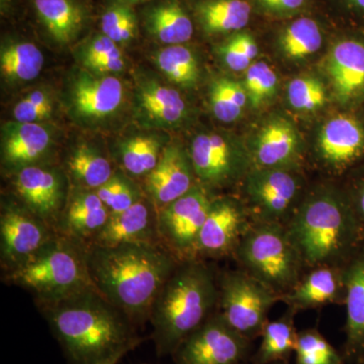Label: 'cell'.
Returning <instances> with one entry per match:
<instances>
[{
    "label": "cell",
    "mask_w": 364,
    "mask_h": 364,
    "mask_svg": "<svg viewBox=\"0 0 364 364\" xmlns=\"http://www.w3.org/2000/svg\"><path fill=\"white\" fill-rule=\"evenodd\" d=\"M38 308L69 364L119 363L143 340L135 323L95 287Z\"/></svg>",
    "instance_id": "cell-1"
},
{
    "label": "cell",
    "mask_w": 364,
    "mask_h": 364,
    "mask_svg": "<svg viewBox=\"0 0 364 364\" xmlns=\"http://www.w3.org/2000/svg\"><path fill=\"white\" fill-rule=\"evenodd\" d=\"M95 289L135 324L149 320L158 293L179 261L159 243L85 245Z\"/></svg>",
    "instance_id": "cell-2"
},
{
    "label": "cell",
    "mask_w": 364,
    "mask_h": 364,
    "mask_svg": "<svg viewBox=\"0 0 364 364\" xmlns=\"http://www.w3.org/2000/svg\"><path fill=\"white\" fill-rule=\"evenodd\" d=\"M286 228L306 270L343 267L364 243L346 193L332 184L306 193Z\"/></svg>",
    "instance_id": "cell-3"
},
{
    "label": "cell",
    "mask_w": 364,
    "mask_h": 364,
    "mask_svg": "<svg viewBox=\"0 0 364 364\" xmlns=\"http://www.w3.org/2000/svg\"><path fill=\"white\" fill-rule=\"evenodd\" d=\"M218 280L219 274L205 260L179 261L151 309L158 355H172L186 337L217 312Z\"/></svg>",
    "instance_id": "cell-4"
},
{
    "label": "cell",
    "mask_w": 364,
    "mask_h": 364,
    "mask_svg": "<svg viewBox=\"0 0 364 364\" xmlns=\"http://www.w3.org/2000/svg\"><path fill=\"white\" fill-rule=\"evenodd\" d=\"M4 280L30 291L37 306L93 287L85 246L58 234L25 264L6 273Z\"/></svg>",
    "instance_id": "cell-5"
},
{
    "label": "cell",
    "mask_w": 364,
    "mask_h": 364,
    "mask_svg": "<svg viewBox=\"0 0 364 364\" xmlns=\"http://www.w3.org/2000/svg\"><path fill=\"white\" fill-rule=\"evenodd\" d=\"M232 258L239 269L269 287L280 299L306 272L286 226L273 223L252 222Z\"/></svg>",
    "instance_id": "cell-6"
},
{
    "label": "cell",
    "mask_w": 364,
    "mask_h": 364,
    "mask_svg": "<svg viewBox=\"0 0 364 364\" xmlns=\"http://www.w3.org/2000/svg\"><path fill=\"white\" fill-rule=\"evenodd\" d=\"M218 282V312L245 338L260 337L279 294L239 268L222 272Z\"/></svg>",
    "instance_id": "cell-7"
},
{
    "label": "cell",
    "mask_w": 364,
    "mask_h": 364,
    "mask_svg": "<svg viewBox=\"0 0 364 364\" xmlns=\"http://www.w3.org/2000/svg\"><path fill=\"white\" fill-rule=\"evenodd\" d=\"M242 184L253 222L286 226L306 196L299 169L253 167Z\"/></svg>",
    "instance_id": "cell-8"
},
{
    "label": "cell",
    "mask_w": 364,
    "mask_h": 364,
    "mask_svg": "<svg viewBox=\"0 0 364 364\" xmlns=\"http://www.w3.org/2000/svg\"><path fill=\"white\" fill-rule=\"evenodd\" d=\"M214 196L198 183L186 195L158 210L160 243L178 261L195 259L196 244Z\"/></svg>",
    "instance_id": "cell-9"
},
{
    "label": "cell",
    "mask_w": 364,
    "mask_h": 364,
    "mask_svg": "<svg viewBox=\"0 0 364 364\" xmlns=\"http://www.w3.org/2000/svg\"><path fill=\"white\" fill-rule=\"evenodd\" d=\"M189 156L198 183L210 191L243 181L254 167L248 149L217 133L196 136Z\"/></svg>",
    "instance_id": "cell-10"
},
{
    "label": "cell",
    "mask_w": 364,
    "mask_h": 364,
    "mask_svg": "<svg viewBox=\"0 0 364 364\" xmlns=\"http://www.w3.org/2000/svg\"><path fill=\"white\" fill-rule=\"evenodd\" d=\"M250 342L217 311L183 340L172 356L176 364H242Z\"/></svg>",
    "instance_id": "cell-11"
},
{
    "label": "cell",
    "mask_w": 364,
    "mask_h": 364,
    "mask_svg": "<svg viewBox=\"0 0 364 364\" xmlns=\"http://www.w3.org/2000/svg\"><path fill=\"white\" fill-rule=\"evenodd\" d=\"M54 228L21 205L9 203L0 214V263L4 274L28 262L56 236Z\"/></svg>",
    "instance_id": "cell-12"
},
{
    "label": "cell",
    "mask_w": 364,
    "mask_h": 364,
    "mask_svg": "<svg viewBox=\"0 0 364 364\" xmlns=\"http://www.w3.org/2000/svg\"><path fill=\"white\" fill-rule=\"evenodd\" d=\"M252 222L243 200L215 198L196 244V259L233 257Z\"/></svg>",
    "instance_id": "cell-13"
},
{
    "label": "cell",
    "mask_w": 364,
    "mask_h": 364,
    "mask_svg": "<svg viewBox=\"0 0 364 364\" xmlns=\"http://www.w3.org/2000/svg\"><path fill=\"white\" fill-rule=\"evenodd\" d=\"M14 186L21 205L55 229L66 203L58 172L40 165L25 167L16 172Z\"/></svg>",
    "instance_id": "cell-14"
},
{
    "label": "cell",
    "mask_w": 364,
    "mask_h": 364,
    "mask_svg": "<svg viewBox=\"0 0 364 364\" xmlns=\"http://www.w3.org/2000/svg\"><path fill=\"white\" fill-rule=\"evenodd\" d=\"M198 183L191 156L177 145L164 148L156 167L144 177V188L157 210L186 195Z\"/></svg>",
    "instance_id": "cell-15"
},
{
    "label": "cell",
    "mask_w": 364,
    "mask_h": 364,
    "mask_svg": "<svg viewBox=\"0 0 364 364\" xmlns=\"http://www.w3.org/2000/svg\"><path fill=\"white\" fill-rule=\"evenodd\" d=\"M318 157L335 173L347 171L364 157V127L350 116L332 117L318 139Z\"/></svg>",
    "instance_id": "cell-16"
},
{
    "label": "cell",
    "mask_w": 364,
    "mask_h": 364,
    "mask_svg": "<svg viewBox=\"0 0 364 364\" xmlns=\"http://www.w3.org/2000/svg\"><path fill=\"white\" fill-rule=\"evenodd\" d=\"M346 296L345 272L339 265H323L306 270L305 274L280 301L294 312L327 305H344Z\"/></svg>",
    "instance_id": "cell-17"
},
{
    "label": "cell",
    "mask_w": 364,
    "mask_h": 364,
    "mask_svg": "<svg viewBox=\"0 0 364 364\" xmlns=\"http://www.w3.org/2000/svg\"><path fill=\"white\" fill-rule=\"evenodd\" d=\"M131 243L161 244L158 236V210L149 198H143L123 212L111 214L90 244L117 246Z\"/></svg>",
    "instance_id": "cell-18"
},
{
    "label": "cell",
    "mask_w": 364,
    "mask_h": 364,
    "mask_svg": "<svg viewBox=\"0 0 364 364\" xmlns=\"http://www.w3.org/2000/svg\"><path fill=\"white\" fill-rule=\"evenodd\" d=\"M111 213L92 189L76 188L60 215L55 231L60 236L88 245L104 228Z\"/></svg>",
    "instance_id": "cell-19"
},
{
    "label": "cell",
    "mask_w": 364,
    "mask_h": 364,
    "mask_svg": "<svg viewBox=\"0 0 364 364\" xmlns=\"http://www.w3.org/2000/svg\"><path fill=\"white\" fill-rule=\"evenodd\" d=\"M249 152L254 167L299 169L301 142L293 124L274 119L261 128Z\"/></svg>",
    "instance_id": "cell-20"
},
{
    "label": "cell",
    "mask_w": 364,
    "mask_h": 364,
    "mask_svg": "<svg viewBox=\"0 0 364 364\" xmlns=\"http://www.w3.org/2000/svg\"><path fill=\"white\" fill-rule=\"evenodd\" d=\"M346 296L344 358L364 364V243L344 265Z\"/></svg>",
    "instance_id": "cell-21"
},
{
    "label": "cell",
    "mask_w": 364,
    "mask_h": 364,
    "mask_svg": "<svg viewBox=\"0 0 364 364\" xmlns=\"http://www.w3.org/2000/svg\"><path fill=\"white\" fill-rule=\"evenodd\" d=\"M327 70L335 95L341 102H350L364 95V42L349 39L333 46Z\"/></svg>",
    "instance_id": "cell-22"
},
{
    "label": "cell",
    "mask_w": 364,
    "mask_h": 364,
    "mask_svg": "<svg viewBox=\"0 0 364 364\" xmlns=\"http://www.w3.org/2000/svg\"><path fill=\"white\" fill-rule=\"evenodd\" d=\"M121 81L112 76H93L82 72L72 90V102L79 114L100 119L114 114L123 102Z\"/></svg>",
    "instance_id": "cell-23"
},
{
    "label": "cell",
    "mask_w": 364,
    "mask_h": 364,
    "mask_svg": "<svg viewBox=\"0 0 364 364\" xmlns=\"http://www.w3.org/2000/svg\"><path fill=\"white\" fill-rule=\"evenodd\" d=\"M51 136L37 123H18L4 144V161L11 169L33 166L49 149Z\"/></svg>",
    "instance_id": "cell-24"
},
{
    "label": "cell",
    "mask_w": 364,
    "mask_h": 364,
    "mask_svg": "<svg viewBox=\"0 0 364 364\" xmlns=\"http://www.w3.org/2000/svg\"><path fill=\"white\" fill-rule=\"evenodd\" d=\"M296 312L287 308L277 320L268 321L261 334V342L254 364L287 363L296 352L299 332L294 325Z\"/></svg>",
    "instance_id": "cell-25"
},
{
    "label": "cell",
    "mask_w": 364,
    "mask_h": 364,
    "mask_svg": "<svg viewBox=\"0 0 364 364\" xmlns=\"http://www.w3.org/2000/svg\"><path fill=\"white\" fill-rule=\"evenodd\" d=\"M38 16L59 44L72 42L80 32L83 14L73 0H33Z\"/></svg>",
    "instance_id": "cell-26"
},
{
    "label": "cell",
    "mask_w": 364,
    "mask_h": 364,
    "mask_svg": "<svg viewBox=\"0 0 364 364\" xmlns=\"http://www.w3.org/2000/svg\"><path fill=\"white\" fill-rule=\"evenodd\" d=\"M147 23L150 32L163 44L182 45L193 35V21L176 0L155 6L148 14Z\"/></svg>",
    "instance_id": "cell-27"
},
{
    "label": "cell",
    "mask_w": 364,
    "mask_h": 364,
    "mask_svg": "<svg viewBox=\"0 0 364 364\" xmlns=\"http://www.w3.org/2000/svg\"><path fill=\"white\" fill-rule=\"evenodd\" d=\"M198 14L205 32H236L250 21L251 6L246 0H212L198 6Z\"/></svg>",
    "instance_id": "cell-28"
},
{
    "label": "cell",
    "mask_w": 364,
    "mask_h": 364,
    "mask_svg": "<svg viewBox=\"0 0 364 364\" xmlns=\"http://www.w3.org/2000/svg\"><path fill=\"white\" fill-rule=\"evenodd\" d=\"M67 167L77 188L92 189L107 183L114 176L112 162L100 151L87 145L79 146L68 158Z\"/></svg>",
    "instance_id": "cell-29"
},
{
    "label": "cell",
    "mask_w": 364,
    "mask_h": 364,
    "mask_svg": "<svg viewBox=\"0 0 364 364\" xmlns=\"http://www.w3.org/2000/svg\"><path fill=\"white\" fill-rule=\"evenodd\" d=\"M142 107L152 119L164 124L181 123L186 116V104L178 91L148 83L141 90Z\"/></svg>",
    "instance_id": "cell-30"
},
{
    "label": "cell",
    "mask_w": 364,
    "mask_h": 364,
    "mask_svg": "<svg viewBox=\"0 0 364 364\" xmlns=\"http://www.w3.org/2000/svg\"><path fill=\"white\" fill-rule=\"evenodd\" d=\"M44 65V56L32 43H14L2 50L1 72L14 80L31 81L37 78Z\"/></svg>",
    "instance_id": "cell-31"
},
{
    "label": "cell",
    "mask_w": 364,
    "mask_h": 364,
    "mask_svg": "<svg viewBox=\"0 0 364 364\" xmlns=\"http://www.w3.org/2000/svg\"><path fill=\"white\" fill-rule=\"evenodd\" d=\"M279 42L282 51L287 58L305 59L321 49L323 35L320 26L315 21L301 18L284 28Z\"/></svg>",
    "instance_id": "cell-32"
},
{
    "label": "cell",
    "mask_w": 364,
    "mask_h": 364,
    "mask_svg": "<svg viewBox=\"0 0 364 364\" xmlns=\"http://www.w3.org/2000/svg\"><path fill=\"white\" fill-rule=\"evenodd\" d=\"M210 107L215 117L222 123H233L243 114L248 97L242 83L222 77L210 87Z\"/></svg>",
    "instance_id": "cell-33"
},
{
    "label": "cell",
    "mask_w": 364,
    "mask_h": 364,
    "mask_svg": "<svg viewBox=\"0 0 364 364\" xmlns=\"http://www.w3.org/2000/svg\"><path fill=\"white\" fill-rule=\"evenodd\" d=\"M156 63L160 70L176 85L193 87L200 70L193 53L183 45L168 46L157 53Z\"/></svg>",
    "instance_id": "cell-34"
},
{
    "label": "cell",
    "mask_w": 364,
    "mask_h": 364,
    "mask_svg": "<svg viewBox=\"0 0 364 364\" xmlns=\"http://www.w3.org/2000/svg\"><path fill=\"white\" fill-rule=\"evenodd\" d=\"M162 150L157 139L150 136L131 139L121 150V162L124 171L131 176H147L159 162Z\"/></svg>",
    "instance_id": "cell-35"
},
{
    "label": "cell",
    "mask_w": 364,
    "mask_h": 364,
    "mask_svg": "<svg viewBox=\"0 0 364 364\" xmlns=\"http://www.w3.org/2000/svg\"><path fill=\"white\" fill-rule=\"evenodd\" d=\"M296 364H344V356L318 330L299 332Z\"/></svg>",
    "instance_id": "cell-36"
},
{
    "label": "cell",
    "mask_w": 364,
    "mask_h": 364,
    "mask_svg": "<svg viewBox=\"0 0 364 364\" xmlns=\"http://www.w3.org/2000/svg\"><path fill=\"white\" fill-rule=\"evenodd\" d=\"M95 191L111 214L128 210L143 200L135 183L122 172H114L112 178Z\"/></svg>",
    "instance_id": "cell-37"
},
{
    "label": "cell",
    "mask_w": 364,
    "mask_h": 364,
    "mask_svg": "<svg viewBox=\"0 0 364 364\" xmlns=\"http://www.w3.org/2000/svg\"><path fill=\"white\" fill-rule=\"evenodd\" d=\"M277 74L265 62H254L245 71L243 83L251 107L258 109L272 100L277 93Z\"/></svg>",
    "instance_id": "cell-38"
},
{
    "label": "cell",
    "mask_w": 364,
    "mask_h": 364,
    "mask_svg": "<svg viewBox=\"0 0 364 364\" xmlns=\"http://www.w3.org/2000/svg\"><path fill=\"white\" fill-rule=\"evenodd\" d=\"M287 100L296 111L314 112L324 107L327 95L324 85L318 79L301 76L287 86Z\"/></svg>",
    "instance_id": "cell-39"
},
{
    "label": "cell",
    "mask_w": 364,
    "mask_h": 364,
    "mask_svg": "<svg viewBox=\"0 0 364 364\" xmlns=\"http://www.w3.org/2000/svg\"><path fill=\"white\" fill-rule=\"evenodd\" d=\"M223 61L234 71H246L258 55V46L252 36L239 33L219 48Z\"/></svg>",
    "instance_id": "cell-40"
},
{
    "label": "cell",
    "mask_w": 364,
    "mask_h": 364,
    "mask_svg": "<svg viewBox=\"0 0 364 364\" xmlns=\"http://www.w3.org/2000/svg\"><path fill=\"white\" fill-rule=\"evenodd\" d=\"M52 114V104L44 91H33L21 100L14 109V119L18 123H36Z\"/></svg>",
    "instance_id": "cell-41"
},
{
    "label": "cell",
    "mask_w": 364,
    "mask_h": 364,
    "mask_svg": "<svg viewBox=\"0 0 364 364\" xmlns=\"http://www.w3.org/2000/svg\"><path fill=\"white\" fill-rule=\"evenodd\" d=\"M132 14H134L133 11L124 4H117L109 7L102 18V30L104 35L112 38Z\"/></svg>",
    "instance_id": "cell-42"
},
{
    "label": "cell",
    "mask_w": 364,
    "mask_h": 364,
    "mask_svg": "<svg viewBox=\"0 0 364 364\" xmlns=\"http://www.w3.org/2000/svg\"><path fill=\"white\" fill-rule=\"evenodd\" d=\"M344 191L358 220L364 239V172L354 181L350 188Z\"/></svg>",
    "instance_id": "cell-43"
},
{
    "label": "cell",
    "mask_w": 364,
    "mask_h": 364,
    "mask_svg": "<svg viewBox=\"0 0 364 364\" xmlns=\"http://www.w3.org/2000/svg\"><path fill=\"white\" fill-rule=\"evenodd\" d=\"M117 50L119 48L117 43H114L111 38L105 35L97 36L86 47L85 64L109 56Z\"/></svg>",
    "instance_id": "cell-44"
},
{
    "label": "cell",
    "mask_w": 364,
    "mask_h": 364,
    "mask_svg": "<svg viewBox=\"0 0 364 364\" xmlns=\"http://www.w3.org/2000/svg\"><path fill=\"white\" fill-rule=\"evenodd\" d=\"M90 70L100 72V73H107V72H119L123 70L124 61L121 50L112 53L107 57H102L95 61L88 62L85 64Z\"/></svg>",
    "instance_id": "cell-45"
},
{
    "label": "cell",
    "mask_w": 364,
    "mask_h": 364,
    "mask_svg": "<svg viewBox=\"0 0 364 364\" xmlns=\"http://www.w3.org/2000/svg\"><path fill=\"white\" fill-rule=\"evenodd\" d=\"M261 6L270 13L289 14L305 6L306 0H257Z\"/></svg>",
    "instance_id": "cell-46"
},
{
    "label": "cell",
    "mask_w": 364,
    "mask_h": 364,
    "mask_svg": "<svg viewBox=\"0 0 364 364\" xmlns=\"http://www.w3.org/2000/svg\"><path fill=\"white\" fill-rule=\"evenodd\" d=\"M349 4L356 9H363L364 11V0H348Z\"/></svg>",
    "instance_id": "cell-47"
},
{
    "label": "cell",
    "mask_w": 364,
    "mask_h": 364,
    "mask_svg": "<svg viewBox=\"0 0 364 364\" xmlns=\"http://www.w3.org/2000/svg\"><path fill=\"white\" fill-rule=\"evenodd\" d=\"M127 1L132 2V4H136V2L144 1V0H127Z\"/></svg>",
    "instance_id": "cell-48"
},
{
    "label": "cell",
    "mask_w": 364,
    "mask_h": 364,
    "mask_svg": "<svg viewBox=\"0 0 364 364\" xmlns=\"http://www.w3.org/2000/svg\"><path fill=\"white\" fill-rule=\"evenodd\" d=\"M273 364H287V363H273Z\"/></svg>",
    "instance_id": "cell-49"
},
{
    "label": "cell",
    "mask_w": 364,
    "mask_h": 364,
    "mask_svg": "<svg viewBox=\"0 0 364 364\" xmlns=\"http://www.w3.org/2000/svg\"><path fill=\"white\" fill-rule=\"evenodd\" d=\"M107 364H117V363H107Z\"/></svg>",
    "instance_id": "cell-50"
}]
</instances>
